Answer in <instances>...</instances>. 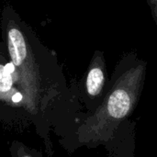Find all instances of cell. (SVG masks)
Wrapping results in <instances>:
<instances>
[{
	"instance_id": "obj_1",
	"label": "cell",
	"mask_w": 157,
	"mask_h": 157,
	"mask_svg": "<svg viewBox=\"0 0 157 157\" xmlns=\"http://www.w3.org/2000/svg\"><path fill=\"white\" fill-rule=\"evenodd\" d=\"M147 62L131 51L118 61L105 93V97L92 113L87 114L77 129L81 144L106 145L120 125L131 119L143 94Z\"/></svg>"
},
{
	"instance_id": "obj_2",
	"label": "cell",
	"mask_w": 157,
	"mask_h": 157,
	"mask_svg": "<svg viewBox=\"0 0 157 157\" xmlns=\"http://www.w3.org/2000/svg\"><path fill=\"white\" fill-rule=\"evenodd\" d=\"M109 82L104 53L101 51H97L85 76L82 93V98L89 111L88 115L94 113L100 106Z\"/></svg>"
},
{
	"instance_id": "obj_3",
	"label": "cell",
	"mask_w": 157,
	"mask_h": 157,
	"mask_svg": "<svg viewBox=\"0 0 157 157\" xmlns=\"http://www.w3.org/2000/svg\"><path fill=\"white\" fill-rule=\"evenodd\" d=\"M136 128L131 119L123 121L112 139L105 145L111 157H134L136 148Z\"/></svg>"
},
{
	"instance_id": "obj_4",
	"label": "cell",
	"mask_w": 157,
	"mask_h": 157,
	"mask_svg": "<svg viewBox=\"0 0 157 157\" xmlns=\"http://www.w3.org/2000/svg\"><path fill=\"white\" fill-rule=\"evenodd\" d=\"M7 46L11 62L15 66H21L27 58V44L22 32L11 28L7 32Z\"/></svg>"
},
{
	"instance_id": "obj_5",
	"label": "cell",
	"mask_w": 157,
	"mask_h": 157,
	"mask_svg": "<svg viewBox=\"0 0 157 157\" xmlns=\"http://www.w3.org/2000/svg\"><path fill=\"white\" fill-rule=\"evenodd\" d=\"M13 87V75L6 71L5 65L0 63V93L3 95L11 92Z\"/></svg>"
},
{
	"instance_id": "obj_6",
	"label": "cell",
	"mask_w": 157,
	"mask_h": 157,
	"mask_svg": "<svg viewBox=\"0 0 157 157\" xmlns=\"http://www.w3.org/2000/svg\"><path fill=\"white\" fill-rule=\"evenodd\" d=\"M152 13V17L157 26V0H146Z\"/></svg>"
},
{
	"instance_id": "obj_7",
	"label": "cell",
	"mask_w": 157,
	"mask_h": 157,
	"mask_svg": "<svg viewBox=\"0 0 157 157\" xmlns=\"http://www.w3.org/2000/svg\"><path fill=\"white\" fill-rule=\"evenodd\" d=\"M21 157H32L31 155H22Z\"/></svg>"
}]
</instances>
